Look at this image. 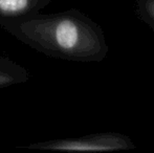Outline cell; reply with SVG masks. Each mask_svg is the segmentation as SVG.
<instances>
[{
    "label": "cell",
    "mask_w": 154,
    "mask_h": 153,
    "mask_svg": "<svg viewBox=\"0 0 154 153\" xmlns=\"http://www.w3.org/2000/svg\"><path fill=\"white\" fill-rule=\"evenodd\" d=\"M0 29L38 53L64 61L100 63L109 51L101 25L77 8L0 22Z\"/></svg>",
    "instance_id": "cell-1"
},
{
    "label": "cell",
    "mask_w": 154,
    "mask_h": 153,
    "mask_svg": "<svg viewBox=\"0 0 154 153\" xmlns=\"http://www.w3.org/2000/svg\"><path fill=\"white\" fill-rule=\"evenodd\" d=\"M135 143L120 132H99L29 144L23 148L67 153H113L134 149Z\"/></svg>",
    "instance_id": "cell-2"
},
{
    "label": "cell",
    "mask_w": 154,
    "mask_h": 153,
    "mask_svg": "<svg viewBox=\"0 0 154 153\" xmlns=\"http://www.w3.org/2000/svg\"><path fill=\"white\" fill-rule=\"evenodd\" d=\"M51 0H0V22L31 17L46 8Z\"/></svg>",
    "instance_id": "cell-3"
},
{
    "label": "cell",
    "mask_w": 154,
    "mask_h": 153,
    "mask_svg": "<svg viewBox=\"0 0 154 153\" xmlns=\"http://www.w3.org/2000/svg\"><path fill=\"white\" fill-rule=\"evenodd\" d=\"M29 79V70L11 60L0 66V88L24 83Z\"/></svg>",
    "instance_id": "cell-4"
},
{
    "label": "cell",
    "mask_w": 154,
    "mask_h": 153,
    "mask_svg": "<svg viewBox=\"0 0 154 153\" xmlns=\"http://www.w3.org/2000/svg\"><path fill=\"white\" fill-rule=\"evenodd\" d=\"M134 13L154 32V0H134Z\"/></svg>",
    "instance_id": "cell-5"
},
{
    "label": "cell",
    "mask_w": 154,
    "mask_h": 153,
    "mask_svg": "<svg viewBox=\"0 0 154 153\" xmlns=\"http://www.w3.org/2000/svg\"><path fill=\"white\" fill-rule=\"evenodd\" d=\"M8 61H10V59H8V58H5V57H3V56L0 55V66L3 65V64H5L6 62H8Z\"/></svg>",
    "instance_id": "cell-6"
}]
</instances>
